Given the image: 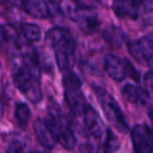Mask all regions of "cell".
Returning a JSON list of instances; mask_svg holds the SVG:
<instances>
[{
  "instance_id": "obj_17",
  "label": "cell",
  "mask_w": 153,
  "mask_h": 153,
  "mask_svg": "<svg viewBox=\"0 0 153 153\" xmlns=\"http://www.w3.org/2000/svg\"><path fill=\"white\" fill-rule=\"evenodd\" d=\"M1 36H2V42L11 45L14 44L17 46L18 44V33L14 26L11 24H4L1 27Z\"/></svg>"
},
{
  "instance_id": "obj_13",
  "label": "cell",
  "mask_w": 153,
  "mask_h": 153,
  "mask_svg": "<svg viewBox=\"0 0 153 153\" xmlns=\"http://www.w3.org/2000/svg\"><path fill=\"white\" fill-rule=\"evenodd\" d=\"M122 96L126 101L134 105H145L150 100L144 88L134 84H126L122 89Z\"/></svg>"
},
{
  "instance_id": "obj_10",
  "label": "cell",
  "mask_w": 153,
  "mask_h": 153,
  "mask_svg": "<svg viewBox=\"0 0 153 153\" xmlns=\"http://www.w3.org/2000/svg\"><path fill=\"white\" fill-rule=\"evenodd\" d=\"M84 125L90 135L96 138H101L105 132L104 123L101 119L100 114L94 107L88 105L85 113H84Z\"/></svg>"
},
{
  "instance_id": "obj_19",
  "label": "cell",
  "mask_w": 153,
  "mask_h": 153,
  "mask_svg": "<svg viewBox=\"0 0 153 153\" xmlns=\"http://www.w3.org/2000/svg\"><path fill=\"white\" fill-rule=\"evenodd\" d=\"M144 89L150 99H153V71H149L144 76Z\"/></svg>"
},
{
  "instance_id": "obj_21",
  "label": "cell",
  "mask_w": 153,
  "mask_h": 153,
  "mask_svg": "<svg viewBox=\"0 0 153 153\" xmlns=\"http://www.w3.org/2000/svg\"><path fill=\"white\" fill-rule=\"evenodd\" d=\"M140 7H142V14L151 13L153 12V1L152 0L140 1Z\"/></svg>"
},
{
  "instance_id": "obj_5",
  "label": "cell",
  "mask_w": 153,
  "mask_h": 153,
  "mask_svg": "<svg viewBox=\"0 0 153 153\" xmlns=\"http://www.w3.org/2000/svg\"><path fill=\"white\" fill-rule=\"evenodd\" d=\"M64 99L74 115H84L88 105L81 91V81L74 72L68 71L63 76Z\"/></svg>"
},
{
  "instance_id": "obj_14",
  "label": "cell",
  "mask_w": 153,
  "mask_h": 153,
  "mask_svg": "<svg viewBox=\"0 0 153 153\" xmlns=\"http://www.w3.org/2000/svg\"><path fill=\"white\" fill-rule=\"evenodd\" d=\"M22 5L25 13L37 19H46L51 15L48 4L41 0H25Z\"/></svg>"
},
{
  "instance_id": "obj_15",
  "label": "cell",
  "mask_w": 153,
  "mask_h": 153,
  "mask_svg": "<svg viewBox=\"0 0 153 153\" xmlns=\"http://www.w3.org/2000/svg\"><path fill=\"white\" fill-rule=\"evenodd\" d=\"M21 33L28 42H38L42 38V30L38 24L35 23L22 24Z\"/></svg>"
},
{
  "instance_id": "obj_23",
  "label": "cell",
  "mask_w": 153,
  "mask_h": 153,
  "mask_svg": "<svg viewBox=\"0 0 153 153\" xmlns=\"http://www.w3.org/2000/svg\"><path fill=\"white\" fill-rule=\"evenodd\" d=\"M30 153H42V152H40V151H32Z\"/></svg>"
},
{
  "instance_id": "obj_20",
  "label": "cell",
  "mask_w": 153,
  "mask_h": 153,
  "mask_svg": "<svg viewBox=\"0 0 153 153\" xmlns=\"http://www.w3.org/2000/svg\"><path fill=\"white\" fill-rule=\"evenodd\" d=\"M24 152V146L21 142L18 140H14V142L10 143L7 146V153H23Z\"/></svg>"
},
{
  "instance_id": "obj_4",
  "label": "cell",
  "mask_w": 153,
  "mask_h": 153,
  "mask_svg": "<svg viewBox=\"0 0 153 153\" xmlns=\"http://www.w3.org/2000/svg\"><path fill=\"white\" fill-rule=\"evenodd\" d=\"M94 89L99 103L102 107L103 113L109 124L120 132L126 133L128 131V123L121 107L114 100V98L101 87H94Z\"/></svg>"
},
{
  "instance_id": "obj_2",
  "label": "cell",
  "mask_w": 153,
  "mask_h": 153,
  "mask_svg": "<svg viewBox=\"0 0 153 153\" xmlns=\"http://www.w3.org/2000/svg\"><path fill=\"white\" fill-rule=\"evenodd\" d=\"M13 79L16 87L27 101L37 104L42 100L43 94L39 81V71L28 66L23 59L15 60Z\"/></svg>"
},
{
  "instance_id": "obj_18",
  "label": "cell",
  "mask_w": 153,
  "mask_h": 153,
  "mask_svg": "<svg viewBox=\"0 0 153 153\" xmlns=\"http://www.w3.org/2000/svg\"><path fill=\"white\" fill-rule=\"evenodd\" d=\"M120 148V140L117 136L111 131L110 129H107L106 142L104 146V153H115Z\"/></svg>"
},
{
  "instance_id": "obj_11",
  "label": "cell",
  "mask_w": 153,
  "mask_h": 153,
  "mask_svg": "<svg viewBox=\"0 0 153 153\" xmlns=\"http://www.w3.org/2000/svg\"><path fill=\"white\" fill-rule=\"evenodd\" d=\"M34 132L37 140L46 149H53L57 145V140L53 136L51 128L46 123V120L37 119L34 122Z\"/></svg>"
},
{
  "instance_id": "obj_8",
  "label": "cell",
  "mask_w": 153,
  "mask_h": 153,
  "mask_svg": "<svg viewBox=\"0 0 153 153\" xmlns=\"http://www.w3.org/2000/svg\"><path fill=\"white\" fill-rule=\"evenodd\" d=\"M134 153H153V132L146 125H135L131 131Z\"/></svg>"
},
{
  "instance_id": "obj_22",
  "label": "cell",
  "mask_w": 153,
  "mask_h": 153,
  "mask_svg": "<svg viewBox=\"0 0 153 153\" xmlns=\"http://www.w3.org/2000/svg\"><path fill=\"white\" fill-rule=\"evenodd\" d=\"M149 117H150V121L152 122V124H153V109H151V110L149 111Z\"/></svg>"
},
{
  "instance_id": "obj_7",
  "label": "cell",
  "mask_w": 153,
  "mask_h": 153,
  "mask_svg": "<svg viewBox=\"0 0 153 153\" xmlns=\"http://www.w3.org/2000/svg\"><path fill=\"white\" fill-rule=\"evenodd\" d=\"M129 53L136 61L146 65L153 71V38L142 37L128 43Z\"/></svg>"
},
{
  "instance_id": "obj_3",
  "label": "cell",
  "mask_w": 153,
  "mask_h": 153,
  "mask_svg": "<svg viewBox=\"0 0 153 153\" xmlns=\"http://www.w3.org/2000/svg\"><path fill=\"white\" fill-rule=\"evenodd\" d=\"M58 5L63 15L79 23L84 30H94L99 25L97 13L91 7H87L82 2L72 1H61Z\"/></svg>"
},
{
  "instance_id": "obj_12",
  "label": "cell",
  "mask_w": 153,
  "mask_h": 153,
  "mask_svg": "<svg viewBox=\"0 0 153 153\" xmlns=\"http://www.w3.org/2000/svg\"><path fill=\"white\" fill-rule=\"evenodd\" d=\"M114 14L120 18H129L137 19L142 14L140 1H115L112 4Z\"/></svg>"
},
{
  "instance_id": "obj_16",
  "label": "cell",
  "mask_w": 153,
  "mask_h": 153,
  "mask_svg": "<svg viewBox=\"0 0 153 153\" xmlns=\"http://www.w3.org/2000/svg\"><path fill=\"white\" fill-rule=\"evenodd\" d=\"M15 119L22 129L27 127L30 120V107L24 103H18L15 108Z\"/></svg>"
},
{
  "instance_id": "obj_1",
  "label": "cell",
  "mask_w": 153,
  "mask_h": 153,
  "mask_svg": "<svg viewBox=\"0 0 153 153\" xmlns=\"http://www.w3.org/2000/svg\"><path fill=\"white\" fill-rule=\"evenodd\" d=\"M45 38L55 51L58 67L63 71H70L74 64L76 48V40L71 34L65 28L56 26L47 30Z\"/></svg>"
},
{
  "instance_id": "obj_6",
  "label": "cell",
  "mask_w": 153,
  "mask_h": 153,
  "mask_svg": "<svg viewBox=\"0 0 153 153\" xmlns=\"http://www.w3.org/2000/svg\"><path fill=\"white\" fill-rule=\"evenodd\" d=\"M49 113L51 117L46 120V123L57 142L66 150H74L76 147V138L72 129L62 120V117L59 115V111H49Z\"/></svg>"
},
{
  "instance_id": "obj_9",
  "label": "cell",
  "mask_w": 153,
  "mask_h": 153,
  "mask_svg": "<svg viewBox=\"0 0 153 153\" xmlns=\"http://www.w3.org/2000/svg\"><path fill=\"white\" fill-rule=\"evenodd\" d=\"M130 63L127 60L113 53H109L105 57V70L111 79L117 82H121L129 74Z\"/></svg>"
}]
</instances>
